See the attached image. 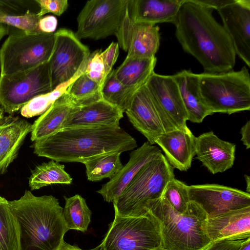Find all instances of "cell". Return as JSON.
<instances>
[{
    "mask_svg": "<svg viewBox=\"0 0 250 250\" xmlns=\"http://www.w3.org/2000/svg\"><path fill=\"white\" fill-rule=\"evenodd\" d=\"M205 228L211 242L250 234V206L208 218Z\"/></svg>",
    "mask_w": 250,
    "mask_h": 250,
    "instance_id": "cell-25",
    "label": "cell"
},
{
    "mask_svg": "<svg viewBox=\"0 0 250 250\" xmlns=\"http://www.w3.org/2000/svg\"><path fill=\"white\" fill-rule=\"evenodd\" d=\"M80 105L64 93L32 125L31 140L35 142L59 132L71 113Z\"/></svg>",
    "mask_w": 250,
    "mask_h": 250,
    "instance_id": "cell-23",
    "label": "cell"
},
{
    "mask_svg": "<svg viewBox=\"0 0 250 250\" xmlns=\"http://www.w3.org/2000/svg\"><path fill=\"white\" fill-rule=\"evenodd\" d=\"M161 246L158 224L148 212L139 216H124L115 212L99 245L101 250H151Z\"/></svg>",
    "mask_w": 250,
    "mask_h": 250,
    "instance_id": "cell-8",
    "label": "cell"
},
{
    "mask_svg": "<svg viewBox=\"0 0 250 250\" xmlns=\"http://www.w3.org/2000/svg\"><path fill=\"white\" fill-rule=\"evenodd\" d=\"M31 130L32 125L24 119L11 115L4 117L0 124V175L16 159Z\"/></svg>",
    "mask_w": 250,
    "mask_h": 250,
    "instance_id": "cell-22",
    "label": "cell"
},
{
    "mask_svg": "<svg viewBox=\"0 0 250 250\" xmlns=\"http://www.w3.org/2000/svg\"><path fill=\"white\" fill-rule=\"evenodd\" d=\"M53 90L49 62L9 75H0V105L13 114L34 97Z\"/></svg>",
    "mask_w": 250,
    "mask_h": 250,
    "instance_id": "cell-9",
    "label": "cell"
},
{
    "mask_svg": "<svg viewBox=\"0 0 250 250\" xmlns=\"http://www.w3.org/2000/svg\"><path fill=\"white\" fill-rule=\"evenodd\" d=\"M58 24L57 18L52 15L42 17L39 21V28L41 32L45 33H53Z\"/></svg>",
    "mask_w": 250,
    "mask_h": 250,
    "instance_id": "cell-40",
    "label": "cell"
},
{
    "mask_svg": "<svg viewBox=\"0 0 250 250\" xmlns=\"http://www.w3.org/2000/svg\"><path fill=\"white\" fill-rule=\"evenodd\" d=\"M174 178V168L161 154L144 165L112 202L115 212L124 216L146 214L147 202L161 198L167 184Z\"/></svg>",
    "mask_w": 250,
    "mask_h": 250,
    "instance_id": "cell-5",
    "label": "cell"
},
{
    "mask_svg": "<svg viewBox=\"0 0 250 250\" xmlns=\"http://www.w3.org/2000/svg\"><path fill=\"white\" fill-rule=\"evenodd\" d=\"M5 199L3 197H2L1 196H0V201H4Z\"/></svg>",
    "mask_w": 250,
    "mask_h": 250,
    "instance_id": "cell-49",
    "label": "cell"
},
{
    "mask_svg": "<svg viewBox=\"0 0 250 250\" xmlns=\"http://www.w3.org/2000/svg\"><path fill=\"white\" fill-rule=\"evenodd\" d=\"M4 110L1 107H0V124L4 117Z\"/></svg>",
    "mask_w": 250,
    "mask_h": 250,
    "instance_id": "cell-47",
    "label": "cell"
},
{
    "mask_svg": "<svg viewBox=\"0 0 250 250\" xmlns=\"http://www.w3.org/2000/svg\"><path fill=\"white\" fill-rule=\"evenodd\" d=\"M136 140L121 127L62 129L34 142V153L56 162H80L112 151L136 147Z\"/></svg>",
    "mask_w": 250,
    "mask_h": 250,
    "instance_id": "cell-2",
    "label": "cell"
},
{
    "mask_svg": "<svg viewBox=\"0 0 250 250\" xmlns=\"http://www.w3.org/2000/svg\"><path fill=\"white\" fill-rule=\"evenodd\" d=\"M162 197L173 209L181 213L187 210L190 202L188 185L175 178L167 183Z\"/></svg>",
    "mask_w": 250,
    "mask_h": 250,
    "instance_id": "cell-34",
    "label": "cell"
},
{
    "mask_svg": "<svg viewBox=\"0 0 250 250\" xmlns=\"http://www.w3.org/2000/svg\"><path fill=\"white\" fill-rule=\"evenodd\" d=\"M146 86L159 110L165 132L187 125L188 114L172 75L154 72Z\"/></svg>",
    "mask_w": 250,
    "mask_h": 250,
    "instance_id": "cell-12",
    "label": "cell"
},
{
    "mask_svg": "<svg viewBox=\"0 0 250 250\" xmlns=\"http://www.w3.org/2000/svg\"><path fill=\"white\" fill-rule=\"evenodd\" d=\"M239 250H250V238L248 239L242 244Z\"/></svg>",
    "mask_w": 250,
    "mask_h": 250,
    "instance_id": "cell-45",
    "label": "cell"
},
{
    "mask_svg": "<svg viewBox=\"0 0 250 250\" xmlns=\"http://www.w3.org/2000/svg\"><path fill=\"white\" fill-rule=\"evenodd\" d=\"M235 144L220 139L212 131L196 137L195 155L213 174L232 167L235 161Z\"/></svg>",
    "mask_w": 250,
    "mask_h": 250,
    "instance_id": "cell-19",
    "label": "cell"
},
{
    "mask_svg": "<svg viewBox=\"0 0 250 250\" xmlns=\"http://www.w3.org/2000/svg\"><path fill=\"white\" fill-rule=\"evenodd\" d=\"M190 201L199 205L208 218L250 206V194L240 189L214 184L188 186Z\"/></svg>",
    "mask_w": 250,
    "mask_h": 250,
    "instance_id": "cell-13",
    "label": "cell"
},
{
    "mask_svg": "<svg viewBox=\"0 0 250 250\" xmlns=\"http://www.w3.org/2000/svg\"><path fill=\"white\" fill-rule=\"evenodd\" d=\"M8 31L9 28L8 25L0 23V41L5 35L8 34Z\"/></svg>",
    "mask_w": 250,
    "mask_h": 250,
    "instance_id": "cell-44",
    "label": "cell"
},
{
    "mask_svg": "<svg viewBox=\"0 0 250 250\" xmlns=\"http://www.w3.org/2000/svg\"><path fill=\"white\" fill-rule=\"evenodd\" d=\"M129 0L87 1L77 18L75 33L81 40H94L116 35L128 13Z\"/></svg>",
    "mask_w": 250,
    "mask_h": 250,
    "instance_id": "cell-10",
    "label": "cell"
},
{
    "mask_svg": "<svg viewBox=\"0 0 250 250\" xmlns=\"http://www.w3.org/2000/svg\"><path fill=\"white\" fill-rule=\"evenodd\" d=\"M194 2L211 9L217 10L229 4L232 3L235 0H192Z\"/></svg>",
    "mask_w": 250,
    "mask_h": 250,
    "instance_id": "cell-41",
    "label": "cell"
},
{
    "mask_svg": "<svg viewBox=\"0 0 250 250\" xmlns=\"http://www.w3.org/2000/svg\"><path fill=\"white\" fill-rule=\"evenodd\" d=\"M202 99L212 114L229 115L250 109V74L240 70L198 74Z\"/></svg>",
    "mask_w": 250,
    "mask_h": 250,
    "instance_id": "cell-6",
    "label": "cell"
},
{
    "mask_svg": "<svg viewBox=\"0 0 250 250\" xmlns=\"http://www.w3.org/2000/svg\"><path fill=\"white\" fill-rule=\"evenodd\" d=\"M55 41L49 61L53 90L75 76L87 62L90 54L72 30L61 28L54 32Z\"/></svg>",
    "mask_w": 250,
    "mask_h": 250,
    "instance_id": "cell-11",
    "label": "cell"
},
{
    "mask_svg": "<svg viewBox=\"0 0 250 250\" xmlns=\"http://www.w3.org/2000/svg\"><path fill=\"white\" fill-rule=\"evenodd\" d=\"M160 148L144 143L141 146L131 151L128 162L106 183L103 185L97 192L107 202H113L133 179L141 168L149 161L162 154Z\"/></svg>",
    "mask_w": 250,
    "mask_h": 250,
    "instance_id": "cell-18",
    "label": "cell"
},
{
    "mask_svg": "<svg viewBox=\"0 0 250 250\" xmlns=\"http://www.w3.org/2000/svg\"><path fill=\"white\" fill-rule=\"evenodd\" d=\"M102 52L101 49L96 50L90 54L84 72L88 78L99 84L101 88L106 79Z\"/></svg>",
    "mask_w": 250,
    "mask_h": 250,
    "instance_id": "cell-36",
    "label": "cell"
},
{
    "mask_svg": "<svg viewBox=\"0 0 250 250\" xmlns=\"http://www.w3.org/2000/svg\"><path fill=\"white\" fill-rule=\"evenodd\" d=\"M124 112L101 98L78 106L69 116L62 129L95 127H119ZM61 129V130H62Z\"/></svg>",
    "mask_w": 250,
    "mask_h": 250,
    "instance_id": "cell-17",
    "label": "cell"
},
{
    "mask_svg": "<svg viewBox=\"0 0 250 250\" xmlns=\"http://www.w3.org/2000/svg\"><path fill=\"white\" fill-rule=\"evenodd\" d=\"M0 250H19V229L8 201H0Z\"/></svg>",
    "mask_w": 250,
    "mask_h": 250,
    "instance_id": "cell-32",
    "label": "cell"
},
{
    "mask_svg": "<svg viewBox=\"0 0 250 250\" xmlns=\"http://www.w3.org/2000/svg\"><path fill=\"white\" fill-rule=\"evenodd\" d=\"M86 63L70 80L59 85L49 92L32 99L21 108V115L25 118H31L44 113L56 101L66 92L70 85L84 73Z\"/></svg>",
    "mask_w": 250,
    "mask_h": 250,
    "instance_id": "cell-30",
    "label": "cell"
},
{
    "mask_svg": "<svg viewBox=\"0 0 250 250\" xmlns=\"http://www.w3.org/2000/svg\"><path fill=\"white\" fill-rule=\"evenodd\" d=\"M55 41L53 33H11L0 49V75L26 71L48 62Z\"/></svg>",
    "mask_w": 250,
    "mask_h": 250,
    "instance_id": "cell-7",
    "label": "cell"
},
{
    "mask_svg": "<svg viewBox=\"0 0 250 250\" xmlns=\"http://www.w3.org/2000/svg\"><path fill=\"white\" fill-rule=\"evenodd\" d=\"M145 209L158 223L161 247L166 250H204L212 242L205 228L207 215L194 202L181 213L161 197L148 202Z\"/></svg>",
    "mask_w": 250,
    "mask_h": 250,
    "instance_id": "cell-4",
    "label": "cell"
},
{
    "mask_svg": "<svg viewBox=\"0 0 250 250\" xmlns=\"http://www.w3.org/2000/svg\"><path fill=\"white\" fill-rule=\"evenodd\" d=\"M64 199L65 205L62 213L69 229L86 231L91 221L92 212L85 200L79 194L70 197L64 196Z\"/></svg>",
    "mask_w": 250,
    "mask_h": 250,
    "instance_id": "cell-29",
    "label": "cell"
},
{
    "mask_svg": "<svg viewBox=\"0 0 250 250\" xmlns=\"http://www.w3.org/2000/svg\"><path fill=\"white\" fill-rule=\"evenodd\" d=\"M119 53V44L118 42H113L104 51L102 52V56L105 67L106 78L113 70V67L117 61Z\"/></svg>",
    "mask_w": 250,
    "mask_h": 250,
    "instance_id": "cell-39",
    "label": "cell"
},
{
    "mask_svg": "<svg viewBox=\"0 0 250 250\" xmlns=\"http://www.w3.org/2000/svg\"><path fill=\"white\" fill-rule=\"evenodd\" d=\"M8 203L18 226L19 250L59 249L69 229L58 199L26 190L20 199Z\"/></svg>",
    "mask_w": 250,
    "mask_h": 250,
    "instance_id": "cell-3",
    "label": "cell"
},
{
    "mask_svg": "<svg viewBox=\"0 0 250 250\" xmlns=\"http://www.w3.org/2000/svg\"><path fill=\"white\" fill-rule=\"evenodd\" d=\"M184 0H129L128 13L134 23L175 25Z\"/></svg>",
    "mask_w": 250,
    "mask_h": 250,
    "instance_id": "cell-21",
    "label": "cell"
},
{
    "mask_svg": "<svg viewBox=\"0 0 250 250\" xmlns=\"http://www.w3.org/2000/svg\"><path fill=\"white\" fill-rule=\"evenodd\" d=\"M196 137L187 125L165 132L155 140L163 150L165 157L174 168L187 171L196 154Z\"/></svg>",
    "mask_w": 250,
    "mask_h": 250,
    "instance_id": "cell-20",
    "label": "cell"
},
{
    "mask_svg": "<svg viewBox=\"0 0 250 250\" xmlns=\"http://www.w3.org/2000/svg\"><path fill=\"white\" fill-rule=\"evenodd\" d=\"M213 9L184 0L175 26V36L185 52L194 57L205 72L233 69L236 53L223 26L212 15Z\"/></svg>",
    "mask_w": 250,
    "mask_h": 250,
    "instance_id": "cell-1",
    "label": "cell"
},
{
    "mask_svg": "<svg viewBox=\"0 0 250 250\" xmlns=\"http://www.w3.org/2000/svg\"><path fill=\"white\" fill-rule=\"evenodd\" d=\"M120 151H112L84 161L87 180L92 182L113 178L123 167Z\"/></svg>",
    "mask_w": 250,
    "mask_h": 250,
    "instance_id": "cell-27",
    "label": "cell"
},
{
    "mask_svg": "<svg viewBox=\"0 0 250 250\" xmlns=\"http://www.w3.org/2000/svg\"><path fill=\"white\" fill-rule=\"evenodd\" d=\"M249 238L250 234H245L219 240L212 242L204 250H239Z\"/></svg>",
    "mask_w": 250,
    "mask_h": 250,
    "instance_id": "cell-37",
    "label": "cell"
},
{
    "mask_svg": "<svg viewBox=\"0 0 250 250\" xmlns=\"http://www.w3.org/2000/svg\"><path fill=\"white\" fill-rule=\"evenodd\" d=\"M151 250H165L161 247H159L158 248H156V249H153Z\"/></svg>",
    "mask_w": 250,
    "mask_h": 250,
    "instance_id": "cell-48",
    "label": "cell"
},
{
    "mask_svg": "<svg viewBox=\"0 0 250 250\" xmlns=\"http://www.w3.org/2000/svg\"><path fill=\"white\" fill-rule=\"evenodd\" d=\"M136 91L123 84L116 78L115 70L113 69L106 77L101 93L104 100L118 107L124 113Z\"/></svg>",
    "mask_w": 250,
    "mask_h": 250,
    "instance_id": "cell-31",
    "label": "cell"
},
{
    "mask_svg": "<svg viewBox=\"0 0 250 250\" xmlns=\"http://www.w3.org/2000/svg\"><path fill=\"white\" fill-rule=\"evenodd\" d=\"M40 17L37 14L28 10L21 14L4 15L0 17V23L16 27L26 33L42 32L39 28Z\"/></svg>",
    "mask_w": 250,
    "mask_h": 250,
    "instance_id": "cell-35",
    "label": "cell"
},
{
    "mask_svg": "<svg viewBox=\"0 0 250 250\" xmlns=\"http://www.w3.org/2000/svg\"><path fill=\"white\" fill-rule=\"evenodd\" d=\"M101 90L100 85L83 73L70 85L66 93L76 103L82 105L102 98Z\"/></svg>",
    "mask_w": 250,
    "mask_h": 250,
    "instance_id": "cell-33",
    "label": "cell"
},
{
    "mask_svg": "<svg viewBox=\"0 0 250 250\" xmlns=\"http://www.w3.org/2000/svg\"><path fill=\"white\" fill-rule=\"evenodd\" d=\"M115 36L119 47L127 52V57L151 58L155 57L160 46L159 26L134 23L129 13Z\"/></svg>",
    "mask_w": 250,
    "mask_h": 250,
    "instance_id": "cell-14",
    "label": "cell"
},
{
    "mask_svg": "<svg viewBox=\"0 0 250 250\" xmlns=\"http://www.w3.org/2000/svg\"><path fill=\"white\" fill-rule=\"evenodd\" d=\"M244 177H245V179L246 182V185H247L246 189H247V191H248L247 192L250 193V177L249 175H246V174H245L244 175Z\"/></svg>",
    "mask_w": 250,
    "mask_h": 250,
    "instance_id": "cell-46",
    "label": "cell"
},
{
    "mask_svg": "<svg viewBox=\"0 0 250 250\" xmlns=\"http://www.w3.org/2000/svg\"><path fill=\"white\" fill-rule=\"evenodd\" d=\"M241 141L247 149L250 147V121H248L241 128Z\"/></svg>",
    "mask_w": 250,
    "mask_h": 250,
    "instance_id": "cell-42",
    "label": "cell"
},
{
    "mask_svg": "<svg viewBox=\"0 0 250 250\" xmlns=\"http://www.w3.org/2000/svg\"><path fill=\"white\" fill-rule=\"evenodd\" d=\"M157 58L127 57L115 70L116 78L124 85L137 90L146 85L154 72Z\"/></svg>",
    "mask_w": 250,
    "mask_h": 250,
    "instance_id": "cell-26",
    "label": "cell"
},
{
    "mask_svg": "<svg viewBox=\"0 0 250 250\" xmlns=\"http://www.w3.org/2000/svg\"><path fill=\"white\" fill-rule=\"evenodd\" d=\"M35 1L40 8L37 13L40 17L48 13L60 16L66 11L68 6L67 0H35Z\"/></svg>",
    "mask_w": 250,
    "mask_h": 250,
    "instance_id": "cell-38",
    "label": "cell"
},
{
    "mask_svg": "<svg viewBox=\"0 0 250 250\" xmlns=\"http://www.w3.org/2000/svg\"><path fill=\"white\" fill-rule=\"evenodd\" d=\"M236 54L250 67V0H235L217 10Z\"/></svg>",
    "mask_w": 250,
    "mask_h": 250,
    "instance_id": "cell-15",
    "label": "cell"
},
{
    "mask_svg": "<svg viewBox=\"0 0 250 250\" xmlns=\"http://www.w3.org/2000/svg\"><path fill=\"white\" fill-rule=\"evenodd\" d=\"M72 178L64 170V165L53 160L37 166L31 171L29 186L32 190L53 184H70Z\"/></svg>",
    "mask_w": 250,
    "mask_h": 250,
    "instance_id": "cell-28",
    "label": "cell"
},
{
    "mask_svg": "<svg viewBox=\"0 0 250 250\" xmlns=\"http://www.w3.org/2000/svg\"><path fill=\"white\" fill-rule=\"evenodd\" d=\"M58 250H83L79 248L77 245H71L63 241ZM89 250H101L100 246L96 248Z\"/></svg>",
    "mask_w": 250,
    "mask_h": 250,
    "instance_id": "cell-43",
    "label": "cell"
},
{
    "mask_svg": "<svg viewBox=\"0 0 250 250\" xmlns=\"http://www.w3.org/2000/svg\"><path fill=\"white\" fill-rule=\"evenodd\" d=\"M125 113L132 125L152 145L165 132L159 110L146 85L134 93Z\"/></svg>",
    "mask_w": 250,
    "mask_h": 250,
    "instance_id": "cell-16",
    "label": "cell"
},
{
    "mask_svg": "<svg viewBox=\"0 0 250 250\" xmlns=\"http://www.w3.org/2000/svg\"><path fill=\"white\" fill-rule=\"evenodd\" d=\"M172 76L179 88L188 120L201 123L206 117L213 114L202 99L198 74L184 69Z\"/></svg>",
    "mask_w": 250,
    "mask_h": 250,
    "instance_id": "cell-24",
    "label": "cell"
}]
</instances>
